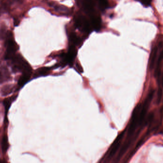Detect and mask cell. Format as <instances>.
I'll list each match as a JSON object with an SVG mask.
<instances>
[{
	"instance_id": "d6986e66",
	"label": "cell",
	"mask_w": 163,
	"mask_h": 163,
	"mask_svg": "<svg viewBox=\"0 0 163 163\" xmlns=\"http://www.w3.org/2000/svg\"><path fill=\"white\" fill-rule=\"evenodd\" d=\"M145 7H148L150 6L152 0H138Z\"/></svg>"
},
{
	"instance_id": "3957f363",
	"label": "cell",
	"mask_w": 163,
	"mask_h": 163,
	"mask_svg": "<svg viewBox=\"0 0 163 163\" xmlns=\"http://www.w3.org/2000/svg\"><path fill=\"white\" fill-rule=\"evenodd\" d=\"M154 93H155V90H152L148 94V96L145 98L143 104H142L141 111L139 114V118L138 125L141 126L142 125L143 123L144 122L148 109L149 108L151 102L153 99Z\"/></svg>"
},
{
	"instance_id": "52a82bcc",
	"label": "cell",
	"mask_w": 163,
	"mask_h": 163,
	"mask_svg": "<svg viewBox=\"0 0 163 163\" xmlns=\"http://www.w3.org/2000/svg\"><path fill=\"white\" fill-rule=\"evenodd\" d=\"M10 78V73L8 68L5 66L0 67V84L7 82Z\"/></svg>"
},
{
	"instance_id": "277c9868",
	"label": "cell",
	"mask_w": 163,
	"mask_h": 163,
	"mask_svg": "<svg viewBox=\"0 0 163 163\" xmlns=\"http://www.w3.org/2000/svg\"><path fill=\"white\" fill-rule=\"evenodd\" d=\"M142 104L139 103L135 108L132 114L131 122L130 123L129 127L128 128V136L130 137L136 130L137 125H138L139 118V114L141 111Z\"/></svg>"
},
{
	"instance_id": "603a6c76",
	"label": "cell",
	"mask_w": 163,
	"mask_h": 163,
	"mask_svg": "<svg viewBox=\"0 0 163 163\" xmlns=\"http://www.w3.org/2000/svg\"><path fill=\"white\" fill-rule=\"evenodd\" d=\"M1 13H2V12H1V10H0V16H1Z\"/></svg>"
},
{
	"instance_id": "ac0fdd59",
	"label": "cell",
	"mask_w": 163,
	"mask_h": 163,
	"mask_svg": "<svg viewBox=\"0 0 163 163\" xmlns=\"http://www.w3.org/2000/svg\"><path fill=\"white\" fill-rule=\"evenodd\" d=\"M6 29L4 26L1 27L0 29V37L1 38H5L7 33Z\"/></svg>"
},
{
	"instance_id": "5b68a950",
	"label": "cell",
	"mask_w": 163,
	"mask_h": 163,
	"mask_svg": "<svg viewBox=\"0 0 163 163\" xmlns=\"http://www.w3.org/2000/svg\"><path fill=\"white\" fill-rule=\"evenodd\" d=\"M5 46L7 50L5 55V59L6 60H11L15 55V53L19 48L18 44L13 40V37L6 38Z\"/></svg>"
},
{
	"instance_id": "ffe728a7",
	"label": "cell",
	"mask_w": 163,
	"mask_h": 163,
	"mask_svg": "<svg viewBox=\"0 0 163 163\" xmlns=\"http://www.w3.org/2000/svg\"><path fill=\"white\" fill-rule=\"evenodd\" d=\"M162 94H163V91L162 89L159 88L158 89V92H157V103H159L160 102L161 100L162 99Z\"/></svg>"
},
{
	"instance_id": "2e32d148",
	"label": "cell",
	"mask_w": 163,
	"mask_h": 163,
	"mask_svg": "<svg viewBox=\"0 0 163 163\" xmlns=\"http://www.w3.org/2000/svg\"><path fill=\"white\" fill-rule=\"evenodd\" d=\"M9 148V143H8V138L6 135L3 136L1 141V149L4 153H5Z\"/></svg>"
},
{
	"instance_id": "9c48e42d",
	"label": "cell",
	"mask_w": 163,
	"mask_h": 163,
	"mask_svg": "<svg viewBox=\"0 0 163 163\" xmlns=\"http://www.w3.org/2000/svg\"><path fill=\"white\" fill-rule=\"evenodd\" d=\"M158 52V47H155L152 50L149 59V68L153 69L155 64V59H157V54Z\"/></svg>"
},
{
	"instance_id": "8fae6325",
	"label": "cell",
	"mask_w": 163,
	"mask_h": 163,
	"mask_svg": "<svg viewBox=\"0 0 163 163\" xmlns=\"http://www.w3.org/2000/svg\"><path fill=\"white\" fill-rule=\"evenodd\" d=\"M69 40L71 45L77 46L81 42V39L75 33H71L69 36Z\"/></svg>"
},
{
	"instance_id": "30bf717a",
	"label": "cell",
	"mask_w": 163,
	"mask_h": 163,
	"mask_svg": "<svg viewBox=\"0 0 163 163\" xmlns=\"http://www.w3.org/2000/svg\"><path fill=\"white\" fill-rule=\"evenodd\" d=\"M14 89H15V87L12 84L5 85L1 89V95L3 96H6L13 92Z\"/></svg>"
},
{
	"instance_id": "ba28073f",
	"label": "cell",
	"mask_w": 163,
	"mask_h": 163,
	"mask_svg": "<svg viewBox=\"0 0 163 163\" xmlns=\"http://www.w3.org/2000/svg\"><path fill=\"white\" fill-rule=\"evenodd\" d=\"M124 132H122L120 135H118L117 138L115 140V142L114 143L109 153V157H111L114 156V155L115 154V152L117 151L118 147H119L120 144L121 142L122 141L124 135Z\"/></svg>"
},
{
	"instance_id": "44dd1931",
	"label": "cell",
	"mask_w": 163,
	"mask_h": 163,
	"mask_svg": "<svg viewBox=\"0 0 163 163\" xmlns=\"http://www.w3.org/2000/svg\"><path fill=\"white\" fill-rule=\"evenodd\" d=\"M20 22L19 20L17 19H14V25L15 26H17L19 25Z\"/></svg>"
},
{
	"instance_id": "7a4b0ae2",
	"label": "cell",
	"mask_w": 163,
	"mask_h": 163,
	"mask_svg": "<svg viewBox=\"0 0 163 163\" xmlns=\"http://www.w3.org/2000/svg\"><path fill=\"white\" fill-rule=\"evenodd\" d=\"M74 24L78 29L84 33H89L91 31V25L89 24L88 20L83 15H77L74 17Z\"/></svg>"
},
{
	"instance_id": "5bb4252c",
	"label": "cell",
	"mask_w": 163,
	"mask_h": 163,
	"mask_svg": "<svg viewBox=\"0 0 163 163\" xmlns=\"http://www.w3.org/2000/svg\"><path fill=\"white\" fill-rule=\"evenodd\" d=\"M16 97H17V96H13L10 97L5 99L3 102L4 105V107H5L6 114H7L9 109L10 108L11 105L12 104V102L14 101Z\"/></svg>"
},
{
	"instance_id": "6da1fadb",
	"label": "cell",
	"mask_w": 163,
	"mask_h": 163,
	"mask_svg": "<svg viewBox=\"0 0 163 163\" xmlns=\"http://www.w3.org/2000/svg\"><path fill=\"white\" fill-rule=\"evenodd\" d=\"M12 60V69L14 72L32 74V69L28 63L21 55H15Z\"/></svg>"
},
{
	"instance_id": "8992f818",
	"label": "cell",
	"mask_w": 163,
	"mask_h": 163,
	"mask_svg": "<svg viewBox=\"0 0 163 163\" xmlns=\"http://www.w3.org/2000/svg\"><path fill=\"white\" fill-rule=\"evenodd\" d=\"M89 16L92 28L96 31H99L101 28V19L98 13L96 12Z\"/></svg>"
},
{
	"instance_id": "9a60e30c",
	"label": "cell",
	"mask_w": 163,
	"mask_h": 163,
	"mask_svg": "<svg viewBox=\"0 0 163 163\" xmlns=\"http://www.w3.org/2000/svg\"><path fill=\"white\" fill-rule=\"evenodd\" d=\"M54 9L57 12L63 15H68L70 13V10L68 8L63 5H57L54 6Z\"/></svg>"
},
{
	"instance_id": "7402d4cb",
	"label": "cell",
	"mask_w": 163,
	"mask_h": 163,
	"mask_svg": "<svg viewBox=\"0 0 163 163\" xmlns=\"http://www.w3.org/2000/svg\"><path fill=\"white\" fill-rule=\"evenodd\" d=\"M162 84L163 85V76H162Z\"/></svg>"
},
{
	"instance_id": "7c38bea8",
	"label": "cell",
	"mask_w": 163,
	"mask_h": 163,
	"mask_svg": "<svg viewBox=\"0 0 163 163\" xmlns=\"http://www.w3.org/2000/svg\"><path fill=\"white\" fill-rule=\"evenodd\" d=\"M31 74L24 73L18 80V85L19 87H22L30 80Z\"/></svg>"
},
{
	"instance_id": "4fadbf2b",
	"label": "cell",
	"mask_w": 163,
	"mask_h": 163,
	"mask_svg": "<svg viewBox=\"0 0 163 163\" xmlns=\"http://www.w3.org/2000/svg\"><path fill=\"white\" fill-rule=\"evenodd\" d=\"M50 69L51 68H45V67L39 68L36 70L34 74V78H36L40 76H44L45 75L48 74Z\"/></svg>"
},
{
	"instance_id": "e0dca14e",
	"label": "cell",
	"mask_w": 163,
	"mask_h": 163,
	"mask_svg": "<svg viewBox=\"0 0 163 163\" xmlns=\"http://www.w3.org/2000/svg\"><path fill=\"white\" fill-rule=\"evenodd\" d=\"M98 4L99 8L102 11L106 9L108 6L107 0H96Z\"/></svg>"
}]
</instances>
